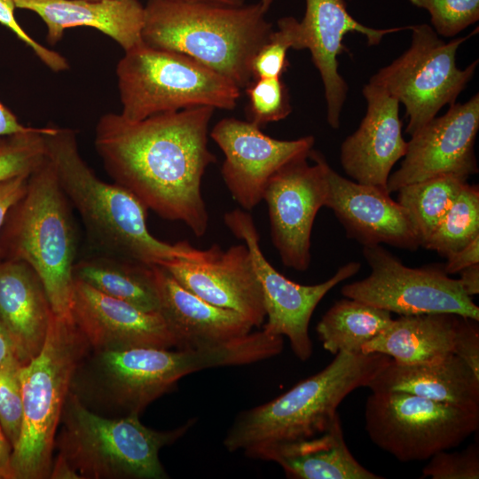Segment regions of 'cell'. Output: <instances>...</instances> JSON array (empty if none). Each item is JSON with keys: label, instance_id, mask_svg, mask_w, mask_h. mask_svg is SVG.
<instances>
[{"label": "cell", "instance_id": "bcb514c9", "mask_svg": "<svg viewBox=\"0 0 479 479\" xmlns=\"http://www.w3.org/2000/svg\"><path fill=\"white\" fill-rule=\"evenodd\" d=\"M15 356V348L8 331L0 319V365L8 357Z\"/></svg>", "mask_w": 479, "mask_h": 479}, {"label": "cell", "instance_id": "7c38bea8", "mask_svg": "<svg viewBox=\"0 0 479 479\" xmlns=\"http://www.w3.org/2000/svg\"><path fill=\"white\" fill-rule=\"evenodd\" d=\"M370 274L342 287L356 299L400 316L451 313L479 321V308L444 265L408 267L381 245L363 247Z\"/></svg>", "mask_w": 479, "mask_h": 479}, {"label": "cell", "instance_id": "c3c4849f", "mask_svg": "<svg viewBox=\"0 0 479 479\" xmlns=\"http://www.w3.org/2000/svg\"><path fill=\"white\" fill-rule=\"evenodd\" d=\"M273 0H260V4L264 12H267L270 9Z\"/></svg>", "mask_w": 479, "mask_h": 479}, {"label": "cell", "instance_id": "ffe728a7", "mask_svg": "<svg viewBox=\"0 0 479 479\" xmlns=\"http://www.w3.org/2000/svg\"><path fill=\"white\" fill-rule=\"evenodd\" d=\"M362 93L366 113L357 130L342 143L340 162L353 181L388 191L390 171L405 155L408 146L402 134L400 103L370 82Z\"/></svg>", "mask_w": 479, "mask_h": 479}, {"label": "cell", "instance_id": "7dc6e473", "mask_svg": "<svg viewBox=\"0 0 479 479\" xmlns=\"http://www.w3.org/2000/svg\"><path fill=\"white\" fill-rule=\"evenodd\" d=\"M187 2L194 3H206L226 6H241L244 4L245 0H184Z\"/></svg>", "mask_w": 479, "mask_h": 479}, {"label": "cell", "instance_id": "836d02e7", "mask_svg": "<svg viewBox=\"0 0 479 479\" xmlns=\"http://www.w3.org/2000/svg\"><path fill=\"white\" fill-rule=\"evenodd\" d=\"M245 91L248 122L259 127L285 119L292 112L288 89L281 77L252 80Z\"/></svg>", "mask_w": 479, "mask_h": 479}, {"label": "cell", "instance_id": "f1b7e54d", "mask_svg": "<svg viewBox=\"0 0 479 479\" xmlns=\"http://www.w3.org/2000/svg\"><path fill=\"white\" fill-rule=\"evenodd\" d=\"M392 319L388 310L345 297L335 302L323 315L316 331L324 349L331 354H357Z\"/></svg>", "mask_w": 479, "mask_h": 479}, {"label": "cell", "instance_id": "603a6c76", "mask_svg": "<svg viewBox=\"0 0 479 479\" xmlns=\"http://www.w3.org/2000/svg\"><path fill=\"white\" fill-rule=\"evenodd\" d=\"M16 8L37 14L46 40L59 43L65 30L89 27L115 41L124 51L143 43L145 9L138 0H14Z\"/></svg>", "mask_w": 479, "mask_h": 479}, {"label": "cell", "instance_id": "4316f807", "mask_svg": "<svg viewBox=\"0 0 479 479\" xmlns=\"http://www.w3.org/2000/svg\"><path fill=\"white\" fill-rule=\"evenodd\" d=\"M459 315L428 313L392 319L362 348L361 353H381L400 365L439 363L454 354Z\"/></svg>", "mask_w": 479, "mask_h": 479}, {"label": "cell", "instance_id": "4fadbf2b", "mask_svg": "<svg viewBox=\"0 0 479 479\" xmlns=\"http://www.w3.org/2000/svg\"><path fill=\"white\" fill-rule=\"evenodd\" d=\"M224 221L231 232L242 240L249 249L262 287L267 318L262 330L286 336L295 357L303 362L308 360L313 353L309 324L314 310L332 288L357 274L360 263L349 262L342 265L322 283L301 285L279 273L264 257L258 232L249 213L233 209L224 214Z\"/></svg>", "mask_w": 479, "mask_h": 479}, {"label": "cell", "instance_id": "5b68a950", "mask_svg": "<svg viewBox=\"0 0 479 479\" xmlns=\"http://www.w3.org/2000/svg\"><path fill=\"white\" fill-rule=\"evenodd\" d=\"M235 361V349L228 342L195 349H91L77 365L70 392L97 414L140 416L182 377L207 368L232 365Z\"/></svg>", "mask_w": 479, "mask_h": 479}, {"label": "cell", "instance_id": "b9f144b4", "mask_svg": "<svg viewBox=\"0 0 479 479\" xmlns=\"http://www.w3.org/2000/svg\"><path fill=\"white\" fill-rule=\"evenodd\" d=\"M12 450L0 426V479H15L12 464Z\"/></svg>", "mask_w": 479, "mask_h": 479}, {"label": "cell", "instance_id": "8fae6325", "mask_svg": "<svg viewBox=\"0 0 479 479\" xmlns=\"http://www.w3.org/2000/svg\"><path fill=\"white\" fill-rule=\"evenodd\" d=\"M365 430L371 441L401 462L428 459L462 444L479 428V412L400 391L367 397Z\"/></svg>", "mask_w": 479, "mask_h": 479}, {"label": "cell", "instance_id": "f6af8a7d", "mask_svg": "<svg viewBox=\"0 0 479 479\" xmlns=\"http://www.w3.org/2000/svg\"><path fill=\"white\" fill-rule=\"evenodd\" d=\"M49 479H82L59 454L52 460Z\"/></svg>", "mask_w": 479, "mask_h": 479}, {"label": "cell", "instance_id": "277c9868", "mask_svg": "<svg viewBox=\"0 0 479 479\" xmlns=\"http://www.w3.org/2000/svg\"><path fill=\"white\" fill-rule=\"evenodd\" d=\"M320 372L268 403L241 412L224 439L229 452L252 459L272 447L325 432L342 400L370 381L391 361L381 353L339 352Z\"/></svg>", "mask_w": 479, "mask_h": 479}, {"label": "cell", "instance_id": "9c48e42d", "mask_svg": "<svg viewBox=\"0 0 479 479\" xmlns=\"http://www.w3.org/2000/svg\"><path fill=\"white\" fill-rule=\"evenodd\" d=\"M116 66L120 114L138 122L195 106L232 110L240 89L192 59L145 43L124 51Z\"/></svg>", "mask_w": 479, "mask_h": 479}, {"label": "cell", "instance_id": "7a4b0ae2", "mask_svg": "<svg viewBox=\"0 0 479 479\" xmlns=\"http://www.w3.org/2000/svg\"><path fill=\"white\" fill-rule=\"evenodd\" d=\"M46 153L68 201L80 215L90 238L106 255L148 265H164L183 259H208L206 250L186 241L169 244L153 237L147 228L148 208L130 191L98 178L80 155L76 132L48 126Z\"/></svg>", "mask_w": 479, "mask_h": 479}, {"label": "cell", "instance_id": "7402d4cb", "mask_svg": "<svg viewBox=\"0 0 479 479\" xmlns=\"http://www.w3.org/2000/svg\"><path fill=\"white\" fill-rule=\"evenodd\" d=\"M153 270L159 313L176 349L211 347L251 332L252 324L238 312L204 301L181 286L164 267L153 265Z\"/></svg>", "mask_w": 479, "mask_h": 479}, {"label": "cell", "instance_id": "4dcf8cb0", "mask_svg": "<svg viewBox=\"0 0 479 479\" xmlns=\"http://www.w3.org/2000/svg\"><path fill=\"white\" fill-rule=\"evenodd\" d=\"M479 236V188L467 182L424 248L447 257Z\"/></svg>", "mask_w": 479, "mask_h": 479}, {"label": "cell", "instance_id": "d6a6232c", "mask_svg": "<svg viewBox=\"0 0 479 479\" xmlns=\"http://www.w3.org/2000/svg\"><path fill=\"white\" fill-rule=\"evenodd\" d=\"M291 48L305 49L303 31L296 19L283 17L278 20V30L271 32L252 59V80L281 77L289 66L287 54Z\"/></svg>", "mask_w": 479, "mask_h": 479}, {"label": "cell", "instance_id": "30bf717a", "mask_svg": "<svg viewBox=\"0 0 479 479\" xmlns=\"http://www.w3.org/2000/svg\"><path fill=\"white\" fill-rule=\"evenodd\" d=\"M409 29L410 47L369 82L382 87L404 106L408 117L405 133L412 136L444 106L456 103L479 61L475 59L465 69L456 64L459 47L475 31L445 43L428 24L410 25Z\"/></svg>", "mask_w": 479, "mask_h": 479}, {"label": "cell", "instance_id": "2e32d148", "mask_svg": "<svg viewBox=\"0 0 479 479\" xmlns=\"http://www.w3.org/2000/svg\"><path fill=\"white\" fill-rule=\"evenodd\" d=\"M210 137L224 155L222 177L232 198L246 211L263 200L269 179L296 157L309 154L314 137L280 140L265 135L261 127L236 118H224Z\"/></svg>", "mask_w": 479, "mask_h": 479}, {"label": "cell", "instance_id": "6da1fadb", "mask_svg": "<svg viewBox=\"0 0 479 479\" xmlns=\"http://www.w3.org/2000/svg\"><path fill=\"white\" fill-rule=\"evenodd\" d=\"M214 111L195 106L138 122L108 113L95 128V149L114 183L161 218L183 222L196 237L208 224L200 185L216 161L208 147Z\"/></svg>", "mask_w": 479, "mask_h": 479}, {"label": "cell", "instance_id": "8d00e7d4", "mask_svg": "<svg viewBox=\"0 0 479 479\" xmlns=\"http://www.w3.org/2000/svg\"><path fill=\"white\" fill-rule=\"evenodd\" d=\"M422 477L432 479H478L479 446L473 444L461 452L441 451L428 459Z\"/></svg>", "mask_w": 479, "mask_h": 479}, {"label": "cell", "instance_id": "74e56055", "mask_svg": "<svg viewBox=\"0 0 479 479\" xmlns=\"http://www.w3.org/2000/svg\"><path fill=\"white\" fill-rule=\"evenodd\" d=\"M14 0H0V24L9 28L21 42L29 47L35 56L51 71L62 72L69 68L67 59L55 51L36 42L19 24L15 18Z\"/></svg>", "mask_w": 479, "mask_h": 479}, {"label": "cell", "instance_id": "44dd1931", "mask_svg": "<svg viewBox=\"0 0 479 479\" xmlns=\"http://www.w3.org/2000/svg\"><path fill=\"white\" fill-rule=\"evenodd\" d=\"M306 10L300 21L305 49L321 76L326 103V120L333 129L340 127L341 114L349 87L338 71V56L347 51L342 41L349 33L365 36L370 46L378 45L383 36L409 29V26L373 28L355 20L344 0H305Z\"/></svg>", "mask_w": 479, "mask_h": 479}, {"label": "cell", "instance_id": "3957f363", "mask_svg": "<svg viewBox=\"0 0 479 479\" xmlns=\"http://www.w3.org/2000/svg\"><path fill=\"white\" fill-rule=\"evenodd\" d=\"M144 9V43L184 54L240 90L251 82L252 59L273 31L260 3L148 0Z\"/></svg>", "mask_w": 479, "mask_h": 479}, {"label": "cell", "instance_id": "9a60e30c", "mask_svg": "<svg viewBox=\"0 0 479 479\" xmlns=\"http://www.w3.org/2000/svg\"><path fill=\"white\" fill-rule=\"evenodd\" d=\"M479 130V95L450 105L411 136L398 169L389 175V193L401 187L443 175L467 179L478 172L475 144Z\"/></svg>", "mask_w": 479, "mask_h": 479}, {"label": "cell", "instance_id": "7bdbcfd3", "mask_svg": "<svg viewBox=\"0 0 479 479\" xmlns=\"http://www.w3.org/2000/svg\"><path fill=\"white\" fill-rule=\"evenodd\" d=\"M27 128L0 101V137L24 131Z\"/></svg>", "mask_w": 479, "mask_h": 479}, {"label": "cell", "instance_id": "cb8c5ba5", "mask_svg": "<svg viewBox=\"0 0 479 479\" xmlns=\"http://www.w3.org/2000/svg\"><path fill=\"white\" fill-rule=\"evenodd\" d=\"M52 313L44 287L26 262L0 260V319L21 364L43 348Z\"/></svg>", "mask_w": 479, "mask_h": 479}, {"label": "cell", "instance_id": "1f68e13d", "mask_svg": "<svg viewBox=\"0 0 479 479\" xmlns=\"http://www.w3.org/2000/svg\"><path fill=\"white\" fill-rule=\"evenodd\" d=\"M47 127H28L26 130L0 137V182L30 176L45 161L44 133Z\"/></svg>", "mask_w": 479, "mask_h": 479}, {"label": "cell", "instance_id": "d590c367", "mask_svg": "<svg viewBox=\"0 0 479 479\" xmlns=\"http://www.w3.org/2000/svg\"><path fill=\"white\" fill-rule=\"evenodd\" d=\"M426 9L434 30L444 37H453L479 20V0H408Z\"/></svg>", "mask_w": 479, "mask_h": 479}, {"label": "cell", "instance_id": "ee69618b", "mask_svg": "<svg viewBox=\"0 0 479 479\" xmlns=\"http://www.w3.org/2000/svg\"><path fill=\"white\" fill-rule=\"evenodd\" d=\"M459 282L465 294L470 297L479 293V263L463 269Z\"/></svg>", "mask_w": 479, "mask_h": 479}, {"label": "cell", "instance_id": "52a82bcc", "mask_svg": "<svg viewBox=\"0 0 479 479\" xmlns=\"http://www.w3.org/2000/svg\"><path fill=\"white\" fill-rule=\"evenodd\" d=\"M189 420L169 430L144 425L139 416L109 418L86 408L69 392L54 449L82 479H166L160 451L182 437Z\"/></svg>", "mask_w": 479, "mask_h": 479}, {"label": "cell", "instance_id": "484cf974", "mask_svg": "<svg viewBox=\"0 0 479 479\" xmlns=\"http://www.w3.org/2000/svg\"><path fill=\"white\" fill-rule=\"evenodd\" d=\"M257 459L279 464L294 479H382L363 467L349 450L339 414L316 436L286 443L260 452Z\"/></svg>", "mask_w": 479, "mask_h": 479}, {"label": "cell", "instance_id": "f546056e", "mask_svg": "<svg viewBox=\"0 0 479 479\" xmlns=\"http://www.w3.org/2000/svg\"><path fill=\"white\" fill-rule=\"evenodd\" d=\"M467 179L443 175L406 185L397 191V202L404 208L420 247L426 244Z\"/></svg>", "mask_w": 479, "mask_h": 479}, {"label": "cell", "instance_id": "60d3db41", "mask_svg": "<svg viewBox=\"0 0 479 479\" xmlns=\"http://www.w3.org/2000/svg\"><path fill=\"white\" fill-rule=\"evenodd\" d=\"M446 259L444 270L448 275L459 273L465 268L479 263V236Z\"/></svg>", "mask_w": 479, "mask_h": 479}, {"label": "cell", "instance_id": "83f0119b", "mask_svg": "<svg viewBox=\"0 0 479 479\" xmlns=\"http://www.w3.org/2000/svg\"><path fill=\"white\" fill-rule=\"evenodd\" d=\"M73 276L106 295L159 313L153 265L106 255L75 263Z\"/></svg>", "mask_w": 479, "mask_h": 479}, {"label": "cell", "instance_id": "e0dca14e", "mask_svg": "<svg viewBox=\"0 0 479 479\" xmlns=\"http://www.w3.org/2000/svg\"><path fill=\"white\" fill-rule=\"evenodd\" d=\"M325 170V207L333 210L347 237L363 247L386 244L410 251L420 247L408 213L388 191L348 179L326 161Z\"/></svg>", "mask_w": 479, "mask_h": 479}, {"label": "cell", "instance_id": "f35d334b", "mask_svg": "<svg viewBox=\"0 0 479 479\" xmlns=\"http://www.w3.org/2000/svg\"><path fill=\"white\" fill-rule=\"evenodd\" d=\"M454 355L461 358L479 376L478 321L459 316L454 339Z\"/></svg>", "mask_w": 479, "mask_h": 479}, {"label": "cell", "instance_id": "ba28073f", "mask_svg": "<svg viewBox=\"0 0 479 479\" xmlns=\"http://www.w3.org/2000/svg\"><path fill=\"white\" fill-rule=\"evenodd\" d=\"M90 350L72 318L51 313L43 348L20 367L23 420L12 451L15 479H49L73 375Z\"/></svg>", "mask_w": 479, "mask_h": 479}, {"label": "cell", "instance_id": "ac0fdd59", "mask_svg": "<svg viewBox=\"0 0 479 479\" xmlns=\"http://www.w3.org/2000/svg\"><path fill=\"white\" fill-rule=\"evenodd\" d=\"M161 266L204 301L238 312L253 326L263 324V291L245 243L226 251L214 245L211 255L204 261L177 259Z\"/></svg>", "mask_w": 479, "mask_h": 479}, {"label": "cell", "instance_id": "ab89813d", "mask_svg": "<svg viewBox=\"0 0 479 479\" xmlns=\"http://www.w3.org/2000/svg\"><path fill=\"white\" fill-rule=\"evenodd\" d=\"M28 177L29 176H20L0 182V234L10 211L24 195Z\"/></svg>", "mask_w": 479, "mask_h": 479}, {"label": "cell", "instance_id": "e575fe53", "mask_svg": "<svg viewBox=\"0 0 479 479\" xmlns=\"http://www.w3.org/2000/svg\"><path fill=\"white\" fill-rule=\"evenodd\" d=\"M22 365L15 356L0 365V426L12 449L19 440L23 420L20 377Z\"/></svg>", "mask_w": 479, "mask_h": 479}, {"label": "cell", "instance_id": "8992f818", "mask_svg": "<svg viewBox=\"0 0 479 479\" xmlns=\"http://www.w3.org/2000/svg\"><path fill=\"white\" fill-rule=\"evenodd\" d=\"M0 247L2 256L24 261L35 270L55 315L72 318L76 235L70 202L48 156L10 211Z\"/></svg>", "mask_w": 479, "mask_h": 479}, {"label": "cell", "instance_id": "5bb4252c", "mask_svg": "<svg viewBox=\"0 0 479 479\" xmlns=\"http://www.w3.org/2000/svg\"><path fill=\"white\" fill-rule=\"evenodd\" d=\"M326 161L311 149L273 174L263 192L272 243L282 263L295 271H304L310 263L311 231L328 192Z\"/></svg>", "mask_w": 479, "mask_h": 479}, {"label": "cell", "instance_id": "d4e9b609", "mask_svg": "<svg viewBox=\"0 0 479 479\" xmlns=\"http://www.w3.org/2000/svg\"><path fill=\"white\" fill-rule=\"evenodd\" d=\"M367 388L405 392L479 412V376L454 354L428 365H400L391 359Z\"/></svg>", "mask_w": 479, "mask_h": 479}, {"label": "cell", "instance_id": "d6986e66", "mask_svg": "<svg viewBox=\"0 0 479 479\" xmlns=\"http://www.w3.org/2000/svg\"><path fill=\"white\" fill-rule=\"evenodd\" d=\"M71 318L92 350L175 348V340L160 313L145 311L75 279Z\"/></svg>", "mask_w": 479, "mask_h": 479}]
</instances>
